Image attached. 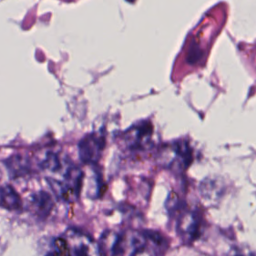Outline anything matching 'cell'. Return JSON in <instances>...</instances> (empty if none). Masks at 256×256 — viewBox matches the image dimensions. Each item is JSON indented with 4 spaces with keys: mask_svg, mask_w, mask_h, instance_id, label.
<instances>
[{
    "mask_svg": "<svg viewBox=\"0 0 256 256\" xmlns=\"http://www.w3.org/2000/svg\"><path fill=\"white\" fill-rule=\"evenodd\" d=\"M166 243L162 236L153 231H133L123 234V253L129 256H162Z\"/></svg>",
    "mask_w": 256,
    "mask_h": 256,
    "instance_id": "cell-1",
    "label": "cell"
},
{
    "mask_svg": "<svg viewBox=\"0 0 256 256\" xmlns=\"http://www.w3.org/2000/svg\"><path fill=\"white\" fill-rule=\"evenodd\" d=\"M60 174L62 175L61 179H49L52 190L56 196L63 201H75L80 191L82 178L81 170L73 165H69Z\"/></svg>",
    "mask_w": 256,
    "mask_h": 256,
    "instance_id": "cell-2",
    "label": "cell"
},
{
    "mask_svg": "<svg viewBox=\"0 0 256 256\" xmlns=\"http://www.w3.org/2000/svg\"><path fill=\"white\" fill-rule=\"evenodd\" d=\"M62 237L67 246L68 256H103L99 244L81 230L70 228Z\"/></svg>",
    "mask_w": 256,
    "mask_h": 256,
    "instance_id": "cell-3",
    "label": "cell"
},
{
    "mask_svg": "<svg viewBox=\"0 0 256 256\" xmlns=\"http://www.w3.org/2000/svg\"><path fill=\"white\" fill-rule=\"evenodd\" d=\"M160 159L162 164L168 168L183 170L192 160L191 150L184 142L173 143L162 151Z\"/></svg>",
    "mask_w": 256,
    "mask_h": 256,
    "instance_id": "cell-4",
    "label": "cell"
},
{
    "mask_svg": "<svg viewBox=\"0 0 256 256\" xmlns=\"http://www.w3.org/2000/svg\"><path fill=\"white\" fill-rule=\"evenodd\" d=\"M104 148V137L98 133H91L81 139L78 144L79 157L82 162L87 164L96 163Z\"/></svg>",
    "mask_w": 256,
    "mask_h": 256,
    "instance_id": "cell-5",
    "label": "cell"
},
{
    "mask_svg": "<svg viewBox=\"0 0 256 256\" xmlns=\"http://www.w3.org/2000/svg\"><path fill=\"white\" fill-rule=\"evenodd\" d=\"M153 128L149 122H142L131 127L124 134V141L131 150H144L151 145Z\"/></svg>",
    "mask_w": 256,
    "mask_h": 256,
    "instance_id": "cell-6",
    "label": "cell"
},
{
    "mask_svg": "<svg viewBox=\"0 0 256 256\" xmlns=\"http://www.w3.org/2000/svg\"><path fill=\"white\" fill-rule=\"evenodd\" d=\"M200 226V217L194 211L184 212L180 216L177 224L178 232L181 235L182 239L186 242H192L199 236Z\"/></svg>",
    "mask_w": 256,
    "mask_h": 256,
    "instance_id": "cell-7",
    "label": "cell"
},
{
    "mask_svg": "<svg viewBox=\"0 0 256 256\" xmlns=\"http://www.w3.org/2000/svg\"><path fill=\"white\" fill-rule=\"evenodd\" d=\"M54 205L50 194L45 191H39L32 194L29 198V207L39 217H46Z\"/></svg>",
    "mask_w": 256,
    "mask_h": 256,
    "instance_id": "cell-8",
    "label": "cell"
},
{
    "mask_svg": "<svg viewBox=\"0 0 256 256\" xmlns=\"http://www.w3.org/2000/svg\"><path fill=\"white\" fill-rule=\"evenodd\" d=\"M0 206L8 210H18L21 208L19 195L9 185L0 186Z\"/></svg>",
    "mask_w": 256,
    "mask_h": 256,
    "instance_id": "cell-9",
    "label": "cell"
},
{
    "mask_svg": "<svg viewBox=\"0 0 256 256\" xmlns=\"http://www.w3.org/2000/svg\"><path fill=\"white\" fill-rule=\"evenodd\" d=\"M40 166L42 169L50 172V173H60L62 172L67 164L63 159L55 152H47L40 162Z\"/></svg>",
    "mask_w": 256,
    "mask_h": 256,
    "instance_id": "cell-10",
    "label": "cell"
},
{
    "mask_svg": "<svg viewBox=\"0 0 256 256\" xmlns=\"http://www.w3.org/2000/svg\"><path fill=\"white\" fill-rule=\"evenodd\" d=\"M45 256H68L67 246L62 236L51 240L46 250Z\"/></svg>",
    "mask_w": 256,
    "mask_h": 256,
    "instance_id": "cell-11",
    "label": "cell"
}]
</instances>
